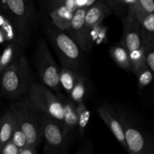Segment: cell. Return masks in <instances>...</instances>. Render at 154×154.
<instances>
[{
	"mask_svg": "<svg viewBox=\"0 0 154 154\" xmlns=\"http://www.w3.org/2000/svg\"><path fill=\"white\" fill-rule=\"evenodd\" d=\"M32 83L31 67L22 54L1 73V93L6 99L17 100L26 94Z\"/></svg>",
	"mask_w": 154,
	"mask_h": 154,
	"instance_id": "obj_1",
	"label": "cell"
},
{
	"mask_svg": "<svg viewBox=\"0 0 154 154\" xmlns=\"http://www.w3.org/2000/svg\"><path fill=\"white\" fill-rule=\"evenodd\" d=\"M47 34L63 67L81 72L84 66V54L81 47L63 30L47 27Z\"/></svg>",
	"mask_w": 154,
	"mask_h": 154,
	"instance_id": "obj_2",
	"label": "cell"
},
{
	"mask_svg": "<svg viewBox=\"0 0 154 154\" xmlns=\"http://www.w3.org/2000/svg\"><path fill=\"white\" fill-rule=\"evenodd\" d=\"M17 100L12 107L26 136V144L38 147L42 139V114L32 104L26 95Z\"/></svg>",
	"mask_w": 154,
	"mask_h": 154,
	"instance_id": "obj_3",
	"label": "cell"
},
{
	"mask_svg": "<svg viewBox=\"0 0 154 154\" xmlns=\"http://www.w3.org/2000/svg\"><path fill=\"white\" fill-rule=\"evenodd\" d=\"M5 14L10 19L16 30L21 48L27 47L35 17L23 0H4Z\"/></svg>",
	"mask_w": 154,
	"mask_h": 154,
	"instance_id": "obj_4",
	"label": "cell"
},
{
	"mask_svg": "<svg viewBox=\"0 0 154 154\" xmlns=\"http://www.w3.org/2000/svg\"><path fill=\"white\" fill-rule=\"evenodd\" d=\"M42 132L45 140L44 153L59 154L67 152L72 135L68 133L62 122L42 114Z\"/></svg>",
	"mask_w": 154,
	"mask_h": 154,
	"instance_id": "obj_5",
	"label": "cell"
},
{
	"mask_svg": "<svg viewBox=\"0 0 154 154\" xmlns=\"http://www.w3.org/2000/svg\"><path fill=\"white\" fill-rule=\"evenodd\" d=\"M35 64L41 81L45 86L54 90L57 94L60 93V70L44 38L38 40L35 54Z\"/></svg>",
	"mask_w": 154,
	"mask_h": 154,
	"instance_id": "obj_6",
	"label": "cell"
},
{
	"mask_svg": "<svg viewBox=\"0 0 154 154\" xmlns=\"http://www.w3.org/2000/svg\"><path fill=\"white\" fill-rule=\"evenodd\" d=\"M26 96L42 114L63 121V105L57 95L48 87L33 82Z\"/></svg>",
	"mask_w": 154,
	"mask_h": 154,
	"instance_id": "obj_7",
	"label": "cell"
},
{
	"mask_svg": "<svg viewBox=\"0 0 154 154\" xmlns=\"http://www.w3.org/2000/svg\"><path fill=\"white\" fill-rule=\"evenodd\" d=\"M124 131L126 150L132 154H153V142L123 109L117 110Z\"/></svg>",
	"mask_w": 154,
	"mask_h": 154,
	"instance_id": "obj_8",
	"label": "cell"
},
{
	"mask_svg": "<svg viewBox=\"0 0 154 154\" xmlns=\"http://www.w3.org/2000/svg\"><path fill=\"white\" fill-rule=\"evenodd\" d=\"M97 112L100 118L109 128L116 139L126 150L124 131L117 110L114 109L109 104L105 103L98 106Z\"/></svg>",
	"mask_w": 154,
	"mask_h": 154,
	"instance_id": "obj_9",
	"label": "cell"
},
{
	"mask_svg": "<svg viewBox=\"0 0 154 154\" xmlns=\"http://www.w3.org/2000/svg\"><path fill=\"white\" fill-rule=\"evenodd\" d=\"M87 9V8L83 7L78 8L75 10L72 16L69 28L67 30L69 35L84 51H88L90 50L88 40V31L84 20Z\"/></svg>",
	"mask_w": 154,
	"mask_h": 154,
	"instance_id": "obj_10",
	"label": "cell"
},
{
	"mask_svg": "<svg viewBox=\"0 0 154 154\" xmlns=\"http://www.w3.org/2000/svg\"><path fill=\"white\" fill-rule=\"evenodd\" d=\"M120 44L129 52L144 46V36L138 21L125 16L123 18V34Z\"/></svg>",
	"mask_w": 154,
	"mask_h": 154,
	"instance_id": "obj_11",
	"label": "cell"
},
{
	"mask_svg": "<svg viewBox=\"0 0 154 154\" xmlns=\"http://www.w3.org/2000/svg\"><path fill=\"white\" fill-rule=\"evenodd\" d=\"M111 13L105 0H96L92 5L87 8L84 17L85 25L88 31L89 29L102 23L103 20Z\"/></svg>",
	"mask_w": 154,
	"mask_h": 154,
	"instance_id": "obj_12",
	"label": "cell"
},
{
	"mask_svg": "<svg viewBox=\"0 0 154 154\" xmlns=\"http://www.w3.org/2000/svg\"><path fill=\"white\" fill-rule=\"evenodd\" d=\"M61 102L63 108V123L65 129L69 134L72 135V132L78 128V114L76 110V104L71 99L63 96L61 93L57 95Z\"/></svg>",
	"mask_w": 154,
	"mask_h": 154,
	"instance_id": "obj_13",
	"label": "cell"
},
{
	"mask_svg": "<svg viewBox=\"0 0 154 154\" xmlns=\"http://www.w3.org/2000/svg\"><path fill=\"white\" fill-rule=\"evenodd\" d=\"M14 123L15 113L11 105L0 118V151L11 138Z\"/></svg>",
	"mask_w": 154,
	"mask_h": 154,
	"instance_id": "obj_14",
	"label": "cell"
},
{
	"mask_svg": "<svg viewBox=\"0 0 154 154\" xmlns=\"http://www.w3.org/2000/svg\"><path fill=\"white\" fill-rule=\"evenodd\" d=\"M74 12L71 11L63 3L51 11L50 17L53 25L63 31H67L70 26Z\"/></svg>",
	"mask_w": 154,
	"mask_h": 154,
	"instance_id": "obj_15",
	"label": "cell"
},
{
	"mask_svg": "<svg viewBox=\"0 0 154 154\" xmlns=\"http://www.w3.org/2000/svg\"><path fill=\"white\" fill-rule=\"evenodd\" d=\"M110 56L116 63L117 66L126 71L132 72L130 59H129V52L128 50L120 44L110 48Z\"/></svg>",
	"mask_w": 154,
	"mask_h": 154,
	"instance_id": "obj_16",
	"label": "cell"
},
{
	"mask_svg": "<svg viewBox=\"0 0 154 154\" xmlns=\"http://www.w3.org/2000/svg\"><path fill=\"white\" fill-rule=\"evenodd\" d=\"M22 48L15 42H10L0 56V74L11 63H13L20 55Z\"/></svg>",
	"mask_w": 154,
	"mask_h": 154,
	"instance_id": "obj_17",
	"label": "cell"
},
{
	"mask_svg": "<svg viewBox=\"0 0 154 154\" xmlns=\"http://www.w3.org/2000/svg\"><path fill=\"white\" fill-rule=\"evenodd\" d=\"M81 75V72H78L69 68L63 67L59 73L60 87H63L65 91L69 95Z\"/></svg>",
	"mask_w": 154,
	"mask_h": 154,
	"instance_id": "obj_18",
	"label": "cell"
},
{
	"mask_svg": "<svg viewBox=\"0 0 154 154\" xmlns=\"http://www.w3.org/2000/svg\"><path fill=\"white\" fill-rule=\"evenodd\" d=\"M76 110L78 114V129L81 138H84L86 128L90 120V112L87 109L84 102H78L76 104Z\"/></svg>",
	"mask_w": 154,
	"mask_h": 154,
	"instance_id": "obj_19",
	"label": "cell"
},
{
	"mask_svg": "<svg viewBox=\"0 0 154 154\" xmlns=\"http://www.w3.org/2000/svg\"><path fill=\"white\" fill-rule=\"evenodd\" d=\"M0 29L4 32L6 42H15L19 45L17 35L13 23L5 14H0Z\"/></svg>",
	"mask_w": 154,
	"mask_h": 154,
	"instance_id": "obj_20",
	"label": "cell"
},
{
	"mask_svg": "<svg viewBox=\"0 0 154 154\" xmlns=\"http://www.w3.org/2000/svg\"><path fill=\"white\" fill-rule=\"evenodd\" d=\"M87 81H86L84 75H82V74H81L79 79L78 80L77 83L75 84V87H73L71 93H69L71 100L73 101L75 104L78 103V102H84V98L87 95Z\"/></svg>",
	"mask_w": 154,
	"mask_h": 154,
	"instance_id": "obj_21",
	"label": "cell"
},
{
	"mask_svg": "<svg viewBox=\"0 0 154 154\" xmlns=\"http://www.w3.org/2000/svg\"><path fill=\"white\" fill-rule=\"evenodd\" d=\"M107 29L103 26L102 23L96 25L88 29V40L90 48L93 45H100L101 43L106 40Z\"/></svg>",
	"mask_w": 154,
	"mask_h": 154,
	"instance_id": "obj_22",
	"label": "cell"
},
{
	"mask_svg": "<svg viewBox=\"0 0 154 154\" xmlns=\"http://www.w3.org/2000/svg\"><path fill=\"white\" fill-rule=\"evenodd\" d=\"M129 59H130L131 66H132V72H133L134 74L137 73L140 69L146 66L144 46L139 49L130 51Z\"/></svg>",
	"mask_w": 154,
	"mask_h": 154,
	"instance_id": "obj_23",
	"label": "cell"
},
{
	"mask_svg": "<svg viewBox=\"0 0 154 154\" xmlns=\"http://www.w3.org/2000/svg\"><path fill=\"white\" fill-rule=\"evenodd\" d=\"M15 113V111H14ZM11 141L18 147V148H21L23 146L26 144V136L24 135L23 132L21 129L20 126L19 124L17 119L16 114H15V123L14 126L13 132H12V136L11 138Z\"/></svg>",
	"mask_w": 154,
	"mask_h": 154,
	"instance_id": "obj_24",
	"label": "cell"
},
{
	"mask_svg": "<svg viewBox=\"0 0 154 154\" xmlns=\"http://www.w3.org/2000/svg\"><path fill=\"white\" fill-rule=\"evenodd\" d=\"M135 75L137 76L138 87L140 89L145 88L151 83L153 79V72H151L147 66L140 69Z\"/></svg>",
	"mask_w": 154,
	"mask_h": 154,
	"instance_id": "obj_25",
	"label": "cell"
},
{
	"mask_svg": "<svg viewBox=\"0 0 154 154\" xmlns=\"http://www.w3.org/2000/svg\"><path fill=\"white\" fill-rule=\"evenodd\" d=\"M111 11L120 17H125L127 11L125 0H105Z\"/></svg>",
	"mask_w": 154,
	"mask_h": 154,
	"instance_id": "obj_26",
	"label": "cell"
},
{
	"mask_svg": "<svg viewBox=\"0 0 154 154\" xmlns=\"http://www.w3.org/2000/svg\"><path fill=\"white\" fill-rule=\"evenodd\" d=\"M154 42L144 45L145 64L151 72L154 71Z\"/></svg>",
	"mask_w": 154,
	"mask_h": 154,
	"instance_id": "obj_27",
	"label": "cell"
},
{
	"mask_svg": "<svg viewBox=\"0 0 154 154\" xmlns=\"http://www.w3.org/2000/svg\"><path fill=\"white\" fill-rule=\"evenodd\" d=\"M140 8L145 12L153 13L154 2L153 0H137Z\"/></svg>",
	"mask_w": 154,
	"mask_h": 154,
	"instance_id": "obj_28",
	"label": "cell"
},
{
	"mask_svg": "<svg viewBox=\"0 0 154 154\" xmlns=\"http://www.w3.org/2000/svg\"><path fill=\"white\" fill-rule=\"evenodd\" d=\"M18 148L11 141L6 143L2 148L0 153L1 154H18Z\"/></svg>",
	"mask_w": 154,
	"mask_h": 154,
	"instance_id": "obj_29",
	"label": "cell"
},
{
	"mask_svg": "<svg viewBox=\"0 0 154 154\" xmlns=\"http://www.w3.org/2000/svg\"><path fill=\"white\" fill-rule=\"evenodd\" d=\"M37 153L38 147L29 144H26L18 150V154H35Z\"/></svg>",
	"mask_w": 154,
	"mask_h": 154,
	"instance_id": "obj_30",
	"label": "cell"
},
{
	"mask_svg": "<svg viewBox=\"0 0 154 154\" xmlns=\"http://www.w3.org/2000/svg\"><path fill=\"white\" fill-rule=\"evenodd\" d=\"M96 0H76L77 8H89L93 4Z\"/></svg>",
	"mask_w": 154,
	"mask_h": 154,
	"instance_id": "obj_31",
	"label": "cell"
},
{
	"mask_svg": "<svg viewBox=\"0 0 154 154\" xmlns=\"http://www.w3.org/2000/svg\"><path fill=\"white\" fill-rule=\"evenodd\" d=\"M46 1L48 2L50 10L51 11L55 8H57L58 5H60L62 2H63V0H46Z\"/></svg>",
	"mask_w": 154,
	"mask_h": 154,
	"instance_id": "obj_32",
	"label": "cell"
},
{
	"mask_svg": "<svg viewBox=\"0 0 154 154\" xmlns=\"http://www.w3.org/2000/svg\"><path fill=\"white\" fill-rule=\"evenodd\" d=\"M23 1L24 2L26 3L27 7H28L29 10L30 11L32 14L35 17V7H34V5H33L32 0H23Z\"/></svg>",
	"mask_w": 154,
	"mask_h": 154,
	"instance_id": "obj_33",
	"label": "cell"
},
{
	"mask_svg": "<svg viewBox=\"0 0 154 154\" xmlns=\"http://www.w3.org/2000/svg\"><path fill=\"white\" fill-rule=\"evenodd\" d=\"M5 42H6V41H5V37L4 32L0 29V44L4 43Z\"/></svg>",
	"mask_w": 154,
	"mask_h": 154,
	"instance_id": "obj_34",
	"label": "cell"
},
{
	"mask_svg": "<svg viewBox=\"0 0 154 154\" xmlns=\"http://www.w3.org/2000/svg\"><path fill=\"white\" fill-rule=\"evenodd\" d=\"M0 95H1V87H0Z\"/></svg>",
	"mask_w": 154,
	"mask_h": 154,
	"instance_id": "obj_35",
	"label": "cell"
}]
</instances>
